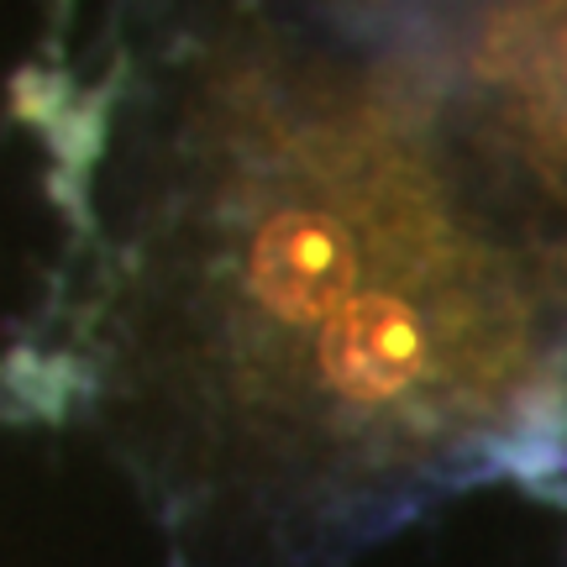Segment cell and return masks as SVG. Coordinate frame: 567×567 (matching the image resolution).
<instances>
[{"label": "cell", "instance_id": "obj_1", "mask_svg": "<svg viewBox=\"0 0 567 567\" xmlns=\"http://www.w3.org/2000/svg\"><path fill=\"white\" fill-rule=\"evenodd\" d=\"M557 63H563V80H567V27H563V38H557Z\"/></svg>", "mask_w": 567, "mask_h": 567}]
</instances>
